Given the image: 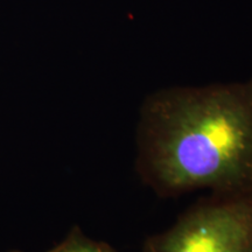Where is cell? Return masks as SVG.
Listing matches in <instances>:
<instances>
[{
    "mask_svg": "<svg viewBox=\"0 0 252 252\" xmlns=\"http://www.w3.org/2000/svg\"><path fill=\"white\" fill-rule=\"evenodd\" d=\"M137 143V171L159 196L252 189V78L156 91Z\"/></svg>",
    "mask_w": 252,
    "mask_h": 252,
    "instance_id": "6da1fadb",
    "label": "cell"
},
{
    "mask_svg": "<svg viewBox=\"0 0 252 252\" xmlns=\"http://www.w3.org/2000/svg\"><path fill=\"white\" fill-rule=\"evenodd\" d=\"M49 252H116L109 244L93 241L84 236L80 230H74L64 241Z\"/></svg>",
    "mask_w": 252,
    "mask_h": 252,
    "instance_id": "3957f363",
    "label": "cell"
},
{
    "mask_svg": "<svg viewBox=\"0 0 252 252\" xmlns=\"http://www.w3.org/2000/svg\"><path fill=\"white\" fill-rule=\"evenodd\" d=\"M141 252H252V189L212 191Z\"/></svg>",
    "mask_w": 252,
    "mask_h": 252,
    "instance_id": "7a4b0ae2",
    "label": "cell"
}]
</instances>
